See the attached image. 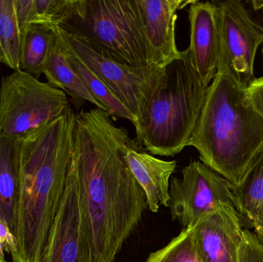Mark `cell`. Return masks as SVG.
I'll return each instance as SVG.
<instances>
[{
  "instance_id": "cell-1",
  "label": "cell",
  "mask_w": 263,
  "mask_h": 262,
  "mask_svg": "<svg viewBox=\"0 0 263 262\" xmlns=\"http://www.w3.org/2000/svg\"><path fill=\"white\" fill-rule=\"evenodd\" d=\"M133 143L106 111L77 113L69 166L78 186L92 262L115 261L148 207L125 157Z\"/></svg>"
},
{
  "instance_id": "cell-2",
  "label": "cell",
  "mask_w": 263,
  "mask_h": 262,
  "mask_svg": "<svg viewBox=\"0 0 263 262\" xmlns=\"http://www.w3.org/2000/svg\"><path fill=\"white\" fill-rule=\"evenodd\" d=\"M77 112L63 115L22 138L12 262H42L64 193Z\"/></svg>"
},
{
  "instance_id": "cell-3",
  "label": "cell",
  "mask_w": 263,
  "mask_h": 262,
  "mask_svg": "<svg viewBox=\"0 0 263 262\" xmlns=\"http://www.w3.org/2000/svg\"><path fill=\"white\" fill-rule=\"evenodd\" d=\"M262 145L263 121L247 89L218 72L188 146L197 150L204 164L236 184Z\"/></svg>"
},
{
  "instance_id": "cell-4",
  "label": "cell",
  "mask_w": 263,
  "mask_h": 262,
  "mask_svg": "<svg viewBox=\"0 0 263 262\" xmlns=\"http://www.w3.org/2000/svg\"><path fill=\"white\" fill-rule=\"evenodd\" d=\"M207 89L188 49L165 66L148 113L136 129V143L153 155L174 156L188 146L203 107Z\"/></svg>"
},
{
  "instance_id": "cell-5",
  "label": "cell",
  "mask_w": 263,
  "mask_h": 262,
  "mask_svg": "<svg viewBox=\"0 0 263 262\" xmlns=\"http://www.w3.org/2000/svg\"><path fill=\"white\" fill-rule=\"evenodd\" d=\"M62 28L84 37L118 63L135 68L152 66L136 0H86L83 15Z\"/></svg>"
},
{
  "instance_id": "cell-6",
  "label": "cell",
  "mask_w": 263,
  "mask_h": 262,
  "mask_svg": "<svg viewBox=\"0 0 263 262\" xmlns=\"http://www.w3.org/2000/svg\"><path fill=\"white\" fill-rule=\"evenodd\" d=\"M69 106L61 89L13 70L0 82V135L21 140L63 115Z\"/></svg>"
},
{
  "instance_id": "cell-7",
  "label": "cell",
  "mask_w": 263,
  "mask_h": 262,
  "mask_svg": "<svg viewBox=\"0 0 263 262\" xmlns=\"http://www.w3.org/2000/svg\"><path fill=\"white\" fill-rule=\"evenodd\" d=\"M53 27L63 41L129 111L134 122L133 126L137 129L146 117L165 68L126 66L109 58L82 35L60 26Z\"/></svg>"
},
{
  "instance_id": "cell-8",
  "label": "cell",
  "mask_w": 263,
  "mask_h": 262,
  "mask_svg": "<svg viewBox=\"0 0 263 262\" xmlns=\"http://www.w3.org/2000/svg\"><path fill=\"white\" fill-rule=\"evenodd\" d=\"M216 6L219 36L218 72L230 75L247 89L256 79L255 57L263 43V27L252 18L241 2H222Z\"/></svg>"
},
{
  "instance_id": "cell-9",
  "label": "cell",
  "mask_w": 263,
  "mask_h": 262,
  "mask_svg": "<svg viewBox=\"0 0 263 262\" xmlns=\"http://www.w3.org/2000/svg\"><path fill=\"white\" fill-rule=\"evenodd\" d=\"M181 172L182 178L170 180L168 207L183 229L221 206L236 209L233 183L200 160L192 161Z\"/></svg>"
},
{
  "instance_id": "cell-10",
  "label": "cell",
  "mask_w": 263,
  "mask_h": 262,
  "mask_svg": "<svg viewBox=\"0 0 263 262\" xmlns=\"http://www.w3.org/2000/svg\"><path fill=\"white\" fill-rule=\"evenodd\" d=\"M42 262H92L78 186L69 166L64 193L51 227Z\"/></svg>"
},
{
  "instance_id": "cell-11",
  "label": "cell",
  "mask_w": 263,
  "mask_h": 262,
  "mask_svg": "<svg viewBox=\"0 0 263 262\" xmlns=\"http://www.w3.org/2000/svg\"><path fill=\"white\" fill-rule=\"evenodd\" d=\"M243 219L235 208L221 206L193 224L195 246L203 262H238Z\"/></svg>"
},
{
  "instance_id": "cell-12",
  "label": "cell",
  "mask_w": 263,
  "mask_h": 262,
  "mask_svg": "<svg viewBox=\"0 0 263 262\" xmlns=\"http://www.w3.org/2000/svg\"><path fill=\"white\" fill-rule=\"evenodd\" d=\"M148 44L150 64L165 68L180 57L176 26L178 11L196 0H136Z\"/></svg>"
},
{
  "instance_id": "cell-13",
  "label": "cell",
  "mask_w": 263,
  "mask_h": 262,
  "mask_svg": "<svg viewBox=\"0 0 263 262\" xmlns=\"http://www.w3.org/2000/svg\"><path fill=\"white\" fill-rule=\"evenodd\" d=\"M217 6L210 2L196 1L189 9L190 59L201 81L208 88L217 75L219 36Z\"/></svg>"
},
{
  "instance_id": "cell-14",
  "label": "cell",
  "mask_w": 263,
  "mask_h": 262,
  "mask_svg": "<svg viewBox=\"0 0 263 262\" xmlns=\"http://www.w3.org/2000/svg\"><path fill=\"white\" fill-rule=\"evenodd\" d=\"M125 157L133 176L145 192L148 209L158 212L162 205L168 207L170 178L177 167L176 160L159 159L143 150L136 140L126 149Z\"/></svg>"
},
{
  "instance_id": "cell-15",
  "label": "cell",
  "mask_w": 263,
  "mask_h": 262,
  "mask_svg": "<svg viewBox=\"0 0 263 262\" xmlns=\"http://www.w3.org/2000/svg\"><path fill=\"white\" fill-rule=\"evenodd\" d=\"M52 29L55 32V38L43 70L48 83L69 95L72 104L78 110L88 102L97 109L107 112L104 106L91 93L69 64L61 40L55 29L53 28Z\"/></svg>"
},
{
  "instance_id": "cell-16",
  "label": "cell",
  "mask_w": 263,
  "mask_h": 262,
  "mask_svg": "<svg viewBox=\"0 0 263 262\" xmlns=\"http://www.w3.org/2000/svg\"><path fill=\"white\" fill-rule=\"evenodd\" d=\"M21 140L0 135V220L15 235Z\"/></svg>"
},
{
  "instance_id": "cell-17",
  "label": "cell",
  "mask_w": 263,
  "mask_h": 262,
  "mask_svg": "<svg viewBox=\"0 0 263 262\" xmlns=\"http://www.w3.org/2000/svg\"><path fill=\"white\" fill-rule=\"evenodd\" d=\"M236 206L254 231L263 229V145L239 183L233 184Z\"/></svg>"
},
{
  "instance_id": "cell-18",
  "label": "cell",
  "mask_w": 263,
  "mask_h": 262,
  "mask_svg": "<svg viewBox=\"0 0 263 262\" xmlns=\"http://www.w3.org/2000/svg\"><path fill=\"white\" fill-rule=\"evenodd\" d=\"M55 38V32L46 25L29 24L22 32L20 69L38 78Z\"/></svg>"
},
{
  "instance_id": "cell-19",
  "label": "cell",
  "mask_w": 263,
  "mask_h": 262,
  "mask_svg": "<svg viewBox=\"0 0 263 262\" xmlns=\"http://www.w3.org/2000/svg\"><path fill=\"white\" fill-rule=\"evenodd\" d=\"M51 27L55 29L53 26H51ZM55 31L57 32L55 29ZM57 33L58 34V32H57ZM58 35L60 40H61L63 49H64L65 52H66V57H67L69 64L77 72V75L83 80V83L86 85L88 89L90 91L91 93L104 106L110 116L129 120L133 125L134 122H133V117H132L129 111L112 95L110 91L102 83L101 80L84 64V63L77 56V54L63 41L59 34Z\"/></svg>"
},
{
  "instance_id": "cell-20",
  "label": "cell",
  "mask_w": 263,
  "mask_h": 262,
  "mask_svg": "<svg viewBox=\"0 0 263 262\" xmlns=\"http://www.w3.org/2000/svg\"><path fill=\"white\" fill-rule=\"evenodd\" d=\"M21 42L14 0H0V47L4 64L13 70L20 69Z\"/></svg>"
},
{
  "instance_id": "cell-21",
  "label": "cell",
  "mask_w": 263,
  "mask_h": 262,
  "mask_svg": "<svg viewBox=\"0 0 263 262\" xmlns=\"http://www.w3.org/2000/svg\"><path fill=\"white\" fill-rule=\"evenodd\" d=\"M145 262H203L195 246L193 225L182 229L165 247L150 254Z\"/></svg>"
},
{
  "instance_id": "cell-22",
  "label": "cell",
  "mask_w": 263,
  "mask_h": 262,
  "mask_svg": "<svg viewBox=\"0 0 263 262\" xmlns=\"http://www.w3.org/2000/svg\"><path fill=\"white\" fill-rule=\"evenodd\" d=\"M247 90L250 103L263 121V77L256 78Z\"/></svg>"
},
{
  "instance_id": "cell-23",
  "label": "cell",
  "mask_w": 263,
  "mask_h": 262,
  "mask_svg": "<svg viewBox=\"0 0 263 262\" xmlns=\"http://www.w3.org/2000/svg\"><path fill=\"white\" fill-rule=\"evenodd\" d=\"M0 241L8 253L11 255L15 253L16 249L15 236L11 232L9 226L2 220H0Z\"/></svg>"
},
{
  "instance_id": "cell-24",
  "label": "cell",
  "mask_w": 263,
  "mask_h": 262,
  "mask_svg": "<svg viewBox=\"0 0 263 262\" xmlns=\"http://www.w3.org/2000/svg\"><path fill=\"white\" fill-rule=\"evenodd\" d=\"M253 7L256 10H258V9H263V1H260V0H258V1H253Z\"/></svg>"
},
{
  "instance_id": "cell-25",
  "label": "cell",
  "mask_w": 263,
  "mask_h": 262,
  "mask_svg": "<svg viewBox=\"0 0 263 262\" xmlns=\"http://www.w3.org/2000/svg\"><path fill=\"white\" fill-rule=\"evenodd\" d=\"M254 233L256 234V236H257L260 243L263 245V229L254 231Z\"/></svg>"
},
{
  "instance_id": "cell-26",
  "label": "cell",
  "mask_w": 263,
  "mask_h": 262,
  "mask_svg": "<svg viewBox=\"0 0 263 262\" xmlns=\"http://www.w3.org/2000/svg\"><path fill=\"white\" fill-rule=\"evenodd\" d=\"M0 258L5 259L4 248H3L1 241H0Z\"/></svg>"
},
{
  "instance_id": "cell-27",
  "label": "cell",
  "mask_w": 263,
  "mask_h": 262,
  "mask_svg": "<svg viewBox=\"0 0 263 262\" xmlns=\"http://www.w3.org/2000/svg\"><path fill=\"white\" fill-rule=\"evenodd\" d=\"M0 63L4 64V58H3V52H2L1 47H0Z\"/></svg>"
},
{
  "instance_id": "cell-28",
  "label": "cell",
  "mask_w": 263,
  "mask_h": 262,
  "mask_svg": "<svg viewBox=\"0 0 263 262\" xmlns=\"http://www.w3.org/2000/svg\"><path fill=\"white\" fill-rule=\"evenodd\" d=\"M0 262H7L5 259H2V258H0Z\"/></svg>"
},
{
  "instance_id": "cell-29",
  "label": "cell",
  "mask_w": 263,
  "mask_h": 262,
  "mask_svg": "<svg viewBox=\"0 0 263 262\" xmlns=\"http://www.w3.org/2000/svg\"><path fill=\"white\" fill-rule=\"evenodd\" d=\"M262 53H263V49H262Z\"/></svg>"
}]
</instances>
